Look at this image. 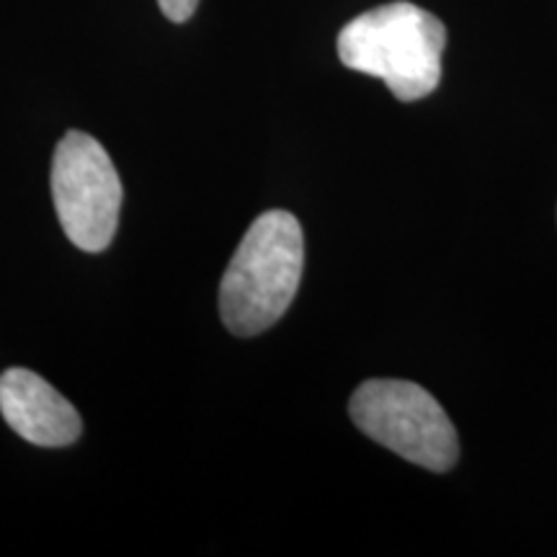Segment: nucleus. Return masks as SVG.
Segmentation results:
<instances>
[{"mask_svg":"<svg viewBox=\"0 0 557 557\" xmlns=\"http://www.w3.org/2000/svg\"><path fill=\"white\" fill-rule=\"evenodd\" d=\"M0 413L34 447H70L83 431L73 403L32 369L13 367L0 374Z\"/></svg>","mask_w":557,"mask_h":557,"instance_id":"obj_5","label":"nucleus"},{"mask_svg":"<svg viewBox=\"0 0 557 557\" xmlns=\"http://www.w3.org/2000/svg\"><path fill=\"white\" fill-rule=\"evenodd\" d=\"M52 201L67 240L86 253H101L120 227L122 181L99 139L67 132L52 158Z\"/></svg>","mask_w":557,"mask_h":557,"instance_id":"obj_4","label":"nucleus"},{"mask_svg":"<svg viewBox=\"0 0 557 557\" xmlns=\"http://www.w3.org/2000/svg\"><path fill=\"white\" fill-rule=\"evenodd\" d=\"M348 416L361 434L395 451L410 465L447 472L457 465L455 423L429 389L408 380H367L348 403Z\"/></svg>","mask_w":557,"mask_h":557,"instance_id":"obj_3","label":"nucleus"},{"mask_svg":"<svg viewBox=\"0 0 557 557\" xmlns=\"http://www.w3.org/2000/svg\"><path fill=\"white\" fill-rule=\"evenodd\" d=\"M160 11L165 13V18L173 21V24H184L194 16L199 0H158Z\"/></svg>","mask_w":557,"mask_h":557,"instance_id":"obj_6","label":"nucleus"},{"mask_svg":"<svg viewBox=\"0 0 557 557\" xmlns=\"http://www.w3.org/2000/svg\"><path fill=\"white\" fill-rule=\"evenodd\" d=\"M305 269V235L295 214L269 209L248 227L220 284V318L233 336L250 338L282 320Z\"/></svg>","mask_w":557,"mask_h":557,"instance_id":"obj_1","label":"nucleus"},{"mask_svg":"<svg viewBox=\"0 0 557 557\" xmlns=\"http://www.w3.org/2000/svg\"><path fill=\"white\" fill-rule=\"evenodd\" d=\"M447 29L421 5L398 3L351 18L338 34V58L348 70L385 81L398 101H421L442 81Z\"/></svg>","mask_w":557,"mask_h":557,"instance_id":"obj_2","label":"nucleus"}]
</instances>
